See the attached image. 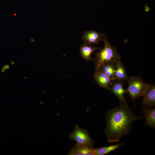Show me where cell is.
<instances>
[{
    "label": "cell",
    "instance_id": "1",
    "mask_svg": "<svg viewBox=\"0 0 155 155\" xmlns=\"http://www.w3.org/2000/svg\"><path fill=\"white\" fill-rule=\"evenodd\" d=\"M106 118V125L104 132L107 140L109 142H114L128 135L133 122L141 120L142 117L135 115L126 102L108 111Z\"/></svg>",
    "mask_w": 155,
    "mask_h": 155
},
{
    "label": "cell",
    "instance_id": "2",
    "mask_svg": "<svg viewBox=\"0 0 155 155\" xmlns=\"http://www.w3.org/2000/svg\"><path fill=\"white\" fill-rule=\"evenodd\" d=\"M102 40L104 42V46L103 49H101L99 52L95 54L94 59L95 71L99 70L100 67L104 64L116 62L121 59V57L116 48L109 42L106 35Z\"/></svg>",
    "mask_w": 155,
    "mask_h": 155
},
{
    "label": "cell",
    "instance_id": "3",
    "mask_svg": "<svg viewBox=\"0 0 155 155\" xmlns=\"http://www.w3.org/2000/svg\"><path fill=\"white\" fill-rule=\"evenodd\" d=\"M127 84V93L132 101L143 96L150 85L146 83L140 76L130 77Z\"/></svg>",
    "mask_w": 155,
    "mask_h": 155
},
{
    "label": "cell",
    "instance_id": "4",
    "mask_svg": "<svg viewBox=\"0 0 155 155\" xmlns=\"http://www.w3.org/2000/svg\"><path fill=\"white\" fill-rule=\"evenodd\" d=\"M69 138L80 145L91 147H93L94 145V141L88 131L78 125H76L69 134Z\"/></svg>",
    "mask_w": 155,
    "mask_h": 155
},
{
    "label": "cell",
    "instance_id": "5",
    "mask_svg": "<svg viewBox=\"0 0 155 155\" xmlns=\"http://www.w3.org/2000/svg\"><path fill=\"white\" fill-rule=\"evenodd\" d=\"M123 82L115 80L113 81L110 90L117 97L120 104L126 102V98L124 94L127 93V89L123 88Z\"/></svg>",
    "mask_w": 155,
    "mask_h": 155
},
{
    "label": "cell",
    "instance_id": "6",
    "mask_svg": "<svg viewBox=\"0 0 155 155\" xmlns=\"http://www.w3.org/2000/svg\"><path fill=\"white\" fill-rule=\"evenodd\" d=\"M94 77L96 82L100 87L110 90L114 81L111 78L100 70L95 71Z\"/></svg>",
    "mask_w": 155,
    "mask_h": 155
},
{
    "label": "cell",
    "instance_id": "7",
    "mask_svg": "<svg viewBox=\"0 0 155 155\" xmlns=\"http://www.w3.org/2000/svg\"><path fill=\"white\" fill-rule=\"evenodd\" d=\"M105 36L96 31L91 30L85 32L82 37L84 43L89 45L98 44L100 41L102 40Z\"/></svg>",
    "mask_w": 155,
    "mask_h": 155
},
{
    "label": "cell",
    "instance_id": "8",
    "mask_svg": "<svg viewBox=\"0 0 155 155\" xmlns=\"http://www.w3.org/2000/svg\"><path fill=\"white\" fill-rule=\"evenodd\" d=\"M143 97L141 104L144 107H152L155 106V86L150 85Z\"/></svg>",
    "mask_w": 155,
    "mask_h": 155
},
{
    "label": "cell",
    "instance_id": "9",
    "mask_svg": "<svg viewBox=\"0 0 155 155\" xmlns=\"http://www.w3.org/2000/svg\"><path fill=\"white\" fill-rule=\"evenodd\" d=\"M69 155H94V148L76 144L69 153Z\"/></svg>",
    "mask_w": 155,
    "mask_h": 155
},
{
    "label": "cell",
    "instance_id": "10",
    "mask_svg": "<svg viewBox=\"0 0 155 155\" xmlns=\"http://www.w3.org/2000/svg\"><path fill=\"white\" fill-rule=\"evenodd\" d=\"M100 49L98 47L94 46L93 45H89L84 43L83 45L80 46V53L82 57L86 61H93L94 59L91 57V55L96 50H99Z\"/></svg>",
    "mask_w": 155,
    "mask_h": 155
},
{
    "label": "cell",
    "instance_id": "11",
    "mask_svg": "<svg viewBox=\"0 0 155 155\" xmlns=\"http://www.w3.org/2000/svg\"><path fill=\"white\" fill-rule=\"evenodd\" d=\"M142 111L145 119V124L154 129L155 127V108L144 107Z\"/></svg>",
    "mask_w": 155,
    "mask_h": 155
},
{
    "label": "cell",
    "instance_id": "12",
    "mask_svg": "<svg viewBox=\"0 0 155 155\" xmlns=\"http://www.w3.org/2000/svg\"><path fill=\"white\" fill-rule=\"evenodd\" d=\"M115 65L116 80L123 82L126 80L128 81L129 78L125 68L120 60H118L115 62Z\"/></svg>",
    "mask_w": 155,
    "mask_h": 155
},
{
    "label": "cell",
    "instance_id": "13",
    "mask_svg": "<svg viewBox=\"0 0 155 155\" xmlns=\"http://www.w3.org/2000/svg\"><path fill=\"white\" fill-rule=\"evenodd\" d=\"M115 63V62H111L104 64L99 69L111 78L113 81L116 80Z\"/></svg>",
    "mask_w": 155,
    "mask_h": 155
},
{
    "label": "cell",
    "instance_id": "14",
    "mask_svg": "<svg viewBox=\"0 0 155 155\" xmlns=\"http://www.w3.org/2000/svg\"><path fill=\"white\" fill-rule=\"evenodd\" d=\"M124 144L123 142L116 144L114 145L94 149V155H104L121 147Z\"/></svg>",
    "mask_w": 155,
    "mask_h": 155
},
{
    "label": "cell",
    "instance_id": "15",
    "mask_svg": "<svg viewBox=\"0 0 155 155\" xmlns=\"http://www.w3.org/2000/svg\"><path fill=\"white\" fill-rule=\"evenodd\" d=\"M3 68L5 69H9V66L8 65H5L3 66Z\"/></svg>",
    "mask_w": 155,
    "mask_h": 155
},
{
    "label": "cell",
    "instance_id": "16",
    "mask_svg": "<svg viewBox=\"0 0 155 155\" xmlns=\"http://www.w3.org/2000/svg\"><path fill=\"white\" fill-rule=\"evenodd\" d=\"M14 64V62L13 61H12L11 62V65H13Z\"/></svg>",
    "mask_w": 155,
    "mask_h": 155
}]
</instances>
